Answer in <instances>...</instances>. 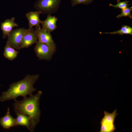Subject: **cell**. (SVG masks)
Masks as SVG:
<instances>
[{
	"label": "cell",
	"mask_w": 132,
	"mask_h": 132,
	"mask_svg": "<svg viewBox=\"0 0 132 132\" xmlns=\"http://www.w3.org/2000/svg\"><path fill=\"white\" fill-rule=\"evenodd\" d=\"M42 94L38 91L35 95L23 98L22 100L15 101L13 107L15 112L21 114L29 117L30 120V131L33 132L40 121L41 112L39 101Z\"/></svg>",
	"instance_id": "obj_1"
},
{
	"label": "cell",
	"mask_w": 132,
	"mask_h": 132,
	"mask_svg": "<svg viewBox=\"0 0 132 132\" xmlns=\"http://www.w3.org/2000/svg\"><path fill=\"white\" fill-rule=\"evenodd\" d=\"M39 77L38 74H28L23 79L12 83L6 91L2 92L0 96V101L3 102L12 100L15 101L19 96L24 98L28 95H33V93L36 90L33 85Z\"/></svg>",
	"instance_id": "obj_2"
},
{
	"label": "cell",
	"mask_w": 132,
	"mask_h": 132,
	"mask_svg": "<svg viewBox=\"0 0 132 132\" xmlns=\"http://www.w3.org/2000/svg\"><path fill=\"white\" fill-rule=\"evenodd\" d=\"M61 0H38L34 8L41 14H51L58 10Z\"/></svg>",
	"instance_id": "obj_3"
},
{
	"label": "cell",
	"mask_w": 132,
	"mask_h": 132,
	"mask_svg": "<svg viewBox=\"0 0 132 132\" xmlns=\"http://www.w3.org/2000/svg\"><path fill=\"white\" fill-rule=\"evenodd\" d=\"M104 116L100 121V132H114L115 130V119L118 115L116 109L111 113L104 111Z\"/></svg>",
	"instance_id": "obj_4"
},
{
	"label": "cell",
	"mask_w": 132,
	"mask_h": 132,
	"mask_svg": "<svg viewBox=\"0 0 132 132\" xmlns=\"http://www.w3.org/2000/svg\"><path fill=\"white\" fill-rule=\"evenodd\" d=\"M36 44L34 50L39 59L47 61L51 60L56 50L38 41Z\"/></svg>",
	"instance_id": "obj_5"
},
{
	"label": "cell",
	"mask_w": 132,
	"mask_h": 132,
	"mask_svg": "<svg viewBox=\"0 0 132 132\" xmlns=\"http://www.w3.org/2000/svg\"><path fill=\"white\" fill-rule=\"evenodd\" d=\"M26 30L24 28L12 30L7 36L6 44L15 49H21L22 38Z\"/></svg>",
	"instance_id": "obj_6"
},
{
	"label": "cell",
	"mask_w": 132,
	"mask_h": 132,
	"mask_svg": "<svg viewBox=\"0 0 132 132\" xmlns=\"http://www.w3.org/2000/svg\"><path fill=\"white\" fill-rule=\"evenodd\" d=\"M35 31L38 41L56 50V44L50 32L43 27L42 28L36 27Z\"/></svg>",
	"instance_id": "obj_7"
},
{
	"label": "cell",
	"mask_w": 132,
	"mask_h": 132,
	"mask_svg": "<svg viewBox=\"0 0 132 132\" xmlns=\"http://www.w3.org/2000/svg\"><path fill=\"white\" fill-rule=\"evenodd\" d=\"M38 41L35 30L33 28H28L23 35L21 49L28 48L33 44H36Z\"/></svg>",
	"instance_id": "obj_8"
},
{
	"label": "cell",
	"mask_w": 132,
	"mask_h": 132,
	"mask_svg": "<svg viewBox=\"0 0 132 132\" xmlns=\"http://www.w3.org/2000/svg\"><path fill=\"white\" fill-rule=\"evenodd\" d=\"M0 124L4 129H6L17 126L15 118H13L10 114L9 107L8 108L6 115L0 118Z\"/></svg>",
	"instance_id": "obj_9"
},
{
	"label": "cell",
	"mask_w": 132,
	"mask_h": 132,
	"mask_svg": "<svg viewBox=\"0 0 132 132\" xmlns=\"http://www.w3.org/2000/svg\"><path fill=\"white\" fill-rule=\"evenodd\" d=\"M40 14V12L38 11H31L27 13L26 17L29 22V28H33L34 26L39 28H41L40 24L41 21L39 17Z\"/></svg>",
	"instance_id": "obj_10"
},
{
	"label": "cell",
	"mask_w": 132,
	"mask_h": 132,
	"mask_svg": "<svg viewBox=\"0 0 132 132\" xmlns=\"http://www.w3.org/2000/svg\"><path fill=\"white\" fill-rule=\"evenodd\" d=\"M18 24L15 22V18L12 17L5 20L1 23V29L2 32L3 38L4 39L9 34L14 27H18Z\"/></svg>",
	"instance_id": "obj_11"
},
{
	"label": "cell",
	"mask_w": 132,
	"mask_h": 132,
	"mask_svg": "<svg viewBox=\"0 0 132 132\" xmlns=\"http://www.w3.org/2000/svg\"><path fill=\"white\" fill-rule=\"evenodd\" d=\"M57 21V17L55 16H52L51 14H49L47 15L44 21H41V24L43 27L51 32L56 28V23Z\"/></svg>",
	"instance_id": "obj_12"
},
{
	"label": "cell",
	"mask_w": 132,
	"mask_h": 132,
	"mask_svg": "<svg viewBox=\"0 0 132 132\" xmlns=\"http://www.w3.org/2000/svg\"><path fill=\"white\" fill-rule=\"evenodd\" d=\"M17 116L15 118L16 123L17 126L19 125L25 126L30 131V120L27 116L21 114H16Z\"/></svg>",
	"instance_id": "obj_13"
},
{
	"label": "cell",
	"mask_w": 132,
	"mask_h": 132,
	"mask_svg": "<svg viewBox=\"0 0 132 132\" xmlns=\"http://www.w3.org/2000/svg\"><path fill=\"white\" fill-rule=\"evenodd\" d=\"M19 52L6 44L4 47L3 55L4 56L10 60H13L17 57Z\"/></svg>",
	"instance_id": "obj_14"
},
{
	"label": "cell",
	"mask_w": 132,
	"mask_h": 132,
	"mask_svg": "<svg viewBox=\"0 0 132 132\" xmlns=\"http://www.w3.org/2000/svg\"><path fill=\"white\" fill-rule=\"evenodd\" d=\"M99 33L109 34H118L123 35V34L132 35V28L127 25H123L119 30L113 32L102 33L99 32Z\"/></svg>",
	"instance_id": "obj_15"
},
{
	"label": "cell",
	"mask_w": 132,
	"mask_h": 132,
	"mask_svg": "<svg viewBox=\"0 0 132 132\" xmlns=\"http://www.w3.org/2000/svg\"><path fill=\"white\" fill-rule=\"evenodd\" d=\"M132 10V6L127 7L125 9H121L120 11L121 13L118 15L116 17L117 18H120L121 17H128L130 18H132V15L131 13V11Z\"/></svg>",
	"instance_id": "obj_16"
},
{
	"label": "cell",
	"mask_w": 132,
	"mask_h": 132,
	"mask_svg": "<svg viewBox=\"0 0 132 132\" xmlns=\"http://www.w3.org/2000/svg\"><path fill=\"white\" fill-rule=\"evenodd\" d=\"M117 1V3L116 5H114L110 4L109 6L116 8H119L122 9L127 7L128 6L130 5V4H128L129 1H127V0L122 2L120 0H118Z\"/></svg>",
	"instance_id": "obj_17"
},
{
	"label": "cell",
	"mask_w": 132,
	"mask_h": 132,
	"mask_svg": "<svg viewBox=\"0 0 132 132\" xmlns=\"http://www.w3.org/2000/svg\"><path fill=\"white\" fill-rule=\"evenodd\" d=\"M71 2V5L74 6L77 4H82L88 5L92 2L94 0H70Z\"/></svg>",
	"instance_id": "obj_18"
}]
</instances>
